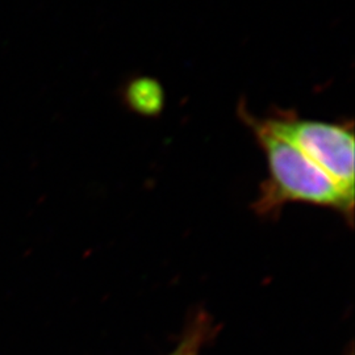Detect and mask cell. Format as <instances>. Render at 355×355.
Segmentation results:
<instances>
[{"label":"cell","instance_id":"cell-1","mask_svg":"<svg viewBox=\"0 0 355 355\" xmlns=\"http://www.w3.org/2000/svg\"><path fill=\"white\" fill-rule=\"evenodd\" d=\"M237 112L266 157L267 178L261 183L253 204L257 215L272 217L279 215L287 204L303 203L333 209L343 215L349 225L353 224L354 198L296 146L275 135L262 119L248 110L243 101Z\"/></svg>","mask_w":355,"mask_h":355},{"label":"cell","instance_id":"cell-2","mask_svg":"<svg viewBox=\"0 0 355 355\" xmlns=\"http://www.w3.org/2000/svg\"><path fill=\"white\" fill-rule=\"evenodd\" d=\"M267 127L288 141L354 198V121L305 119L293 110L274 108L262 119Z\"/></svg>","mask_w":355,"mask_h":355},{"label":"cell","instance_id":"cell-3","mask_svg":"<svg viewBox=\"0 0 355 355\" xmlns=\"http://www.w3.org/2000/svg\"><path fill=\"white\" fill-rule=\"evenodd\" d=\"M124 101L128 107L137 114L155 116L162 111L165 105V92L155 79L141 76L128 83Z\"/></svg>","mask_w":355,"mask_h":355},{"label":"cell","instance_id":"cell-4","mask_svg":"<svg viewBox=\"0 0 355 355\" xmlns=\"http://www.w3.org/2000/svg\"><path fill=\"white\" fill-rule=\"evenodd\" d=\"M214 329L211 318L199 313L184 331L177 347L168 355H200L204 343L209 340Z\"/></svg>","mask_w":355,"mask_h":355}]
</instances>
